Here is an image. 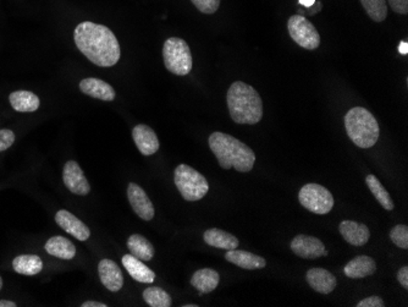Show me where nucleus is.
Wrapping results in <instances>:
<instances>
[{
  "mask_svg": "<svg viewBox=\"0 0 408 307\" xmlns=\"http://www.w3.org/2000/svg\"><path fill=\"white\" fill-rule=\"evenodd\" d=\"M12 268L22 276H36L43 270V261L37 255H20L12 261Z\"/></svg>",
  "mask_w": 408,
  "mask_h": 307,
  "instance_id": "25",
  "label": "nucleus"
},
{
  "mask_svg": "<svg viewBox=\"0 0 408 307\" xmlns=\"http://www.w3.org/2000/svg\"><path fill=\"white\" fill-rule=\"evenodd\" d=\"M127 247H129L131 255L136 258L148 262L154 256V247L150 244V240L145 239V236L140 234H134L130 236L127 240Z\"/></svg>",
  "mask_w": 408,
  "mask_h": 307,
  "instance_id": "26",
  "label": "nucleus"
},
{
  "mask_svg": "<svg viewBox=\"0 0 408 307\" xmlns=\"http://www.w3.org/2000/svg\"><path fill=\"white\" fill-rule=\"evenodd\" d=\"M366 182H367V186L371 190V193L374 195V198H377L378 202L382 204V207H384L387 211H393V198L390 196V193L385 190V188L382 186V182L378 180V177L371 174V175L366 177Z\"/></svg>",
  "mask_w": 408,
  "mask_h": 307,
  "instance_id": "27",
  "label": "nucleus"
},
{
  "mask_svg": "<svg viewBox=\"0 0 408 307\" xmlns=\"http://www.w3.org/2000/svg\"><path fill=\"white\" fill-rule=\"evenodd\" d=\"M203 239L209 246L227 251L238 249V240L236 236L217 228L207 230L203 235Z\"/></svg>",
  "mask_w": 408,
  "mask_h": 307,
  "instance_id": "24",
  "label": "nucleus"
},
{
  "mask_svg": "<svg viewBox=\"0 0 408 307\" xmlns=\"http://www.w3.org/2000/svg\"><path fill=\"white\" fill-rule=\"evenodd\" d=\"M339 231L342 238L346 240L352 246H363L367 244L371 238V231L367 225L363 223H357L353 220H344L339 225Z\"/></svg>",
  "mask_w": 408,
  "mask_h": 307,
  "instance_id": "16",
  "label": "nucleus"
},
{
  "mask_svg": "<svg viewBox=\"0 0 408 307\" xmlns=\"http://www.w3.org/2000/svg\"><path fill=\"white\" fill-rule=\"evenodd\" d=\"M73 41L78 51L97 67L110 68L120 60L119 41L114 32L104 25L91 21L78 24Z\"/></svg>",
  "mask_w": 408,
  "mask_h": 307,
  "instance_id": "1",
  "label": "nucleus"
},
{
  "mask_svg": "<svg viewBox=\"0 0 408 307\" xmlns=\"http://www.w3.org/2000/svg\"><path fill=\"white\" fill-rule=\"evenodd\" d=\"M132 137L137 148L143 156H152L159 150V140L154 130L145 124L134 126Z\"/></svg>",
  "mask_w": 408,
  "mask_h": 307,
  "instance_id": "14",
  "label": "nucleus"
},
{
  "mask_svg": "<svg viewBox=\"0 0 408 307\" xmlns=\"http://www.w3.org/2000/svg\"><path fill=\"white\" fill-rule=\"evenodd\" d=\"M300 203L312 213L326 214L334 207V198L328 188L318 184H307L299 193Z\"/></svg>",
  "mask_w": 408,
  "mask_h": 307,
  "instance_id": "7",
  "label": "nucleus"
},
{
  "mask_svg": "<svg viewBox=\"0 0 408 307\" xmlns=\"http://www.w3.org/2000/svg\"><path fill=\"white\" fill-rule=\"evenodd\" d=\"M390 239L393 241V244L407 250L408 249V228L406 225H401L398 224L396 225L391 233H390Z\"/></svg>",
  "mask_w": 408,
  "mask_h": 307,
  "instance_id": "30",
  "label": "nucleus"
},
{
  "mask_svg": "<svg viewBox=\"0 0 408 307\" xmlns=\"http://www.w3.org/2000/svg\"><path fill=\"white\" fill-rule=\"evenodd\" d=\"M291 250L294 251V255H297L299 257L313 260V258H318V257L323 256L326 246L321 240L317 239L314 236L297 235L291 241Z\"/></svg>",
  "mask_w": 408,
  "mask_h": 307,
  "instance_id": "11",
  "label": "nucleus"
},
{
  "mask_svg": "<svg viewBox=\"0 0 408 307\" xmlns=\"http://www.w3.org/2000/svg\"><path fill=\"white\" fill-rule=\"evenodd\" d=\"M55 222L62 230L66 231L67 234L71 235L80 241H86L91 236V231L88 229L87 225L66 209H62L55 214Z\"/></svg>",
  "mask_w": 408,
  "mask_h": 307,
  "instance_id": "12",
  "label": "nucleus"
},
{
  "mask_svg": "<svg viewBox=\"0 0 408 307\" xmlns=\"http://www.w3.org/2000/svg\"><path fill=\"white\" fill-rule=\"evenodd\" d=\"M345 128L352 142L360 148H371L378 142L380 129L369 110L355 107L345 115Z\"/></svg>",
  "mask_w": 408,
  "mask_h": 307,
  "instance_id": "4",
  "label": "nucleus"
},
{
  "mask_svg": "<svg viewBox=\"0 0 408 307\" xmlns=\"http://www.w3.org/2000/svg\"><path fill=\"white\" fill-rule=\"evenodd\" d=\"M361 3L373 21L382 22L387 19L388 4L385 0H361Z\"/></svg>",
  "mask_w": 408,
  "mask_h": 307,
  "instance_id": "29",
  "label": "nucleus"
},
{
  "mask_svg": "<svg viewBox=\"0 0 408 307\" xmlns=\"http://www.w3.org/2000/svg\"><path fill=\"white\" fill-rule=\"evenodd\" d=\"M377 271V263L369 256H357L356 258L350 261L345 268V276L352 279H362L368 276H372Z\"/></svg>",
  "mask_w": 408,
  "mask_h": 307,
  "instance_id": "18",
  "label": "nucleus"
},
{
  "mask_svg": "<svg viewBox=\"0 0 408 307\" xmlns=\"http://www.w3.org/2000/svg\"><path fill=\"white\" fill-rule=\"evenodd\" d=\"M46 251L51 256L62 260H73L76 255V247L70 240L64 236H53L46 243Z\"/></svg>",
  "mask_w": 408,
  "mask_h": 307,
  "instance_id": "22",
  "label": "nucleus"
},
{
  "mask_svg": "<svg viewBox=\"0 0 408 307\" xmlns=\"http://www.w3.org/2000/svg\"><path fill=\"white\" fill-rule=\"evenodd\" d=\"M290 37L300 47L314 51L321 46V35L317 31L314 25L307 20L305 16H291L287 21Z\"/></svg>",
  "mask_w": 408,
  "mask_h": 307,
  "instance_id": "8",
  "label": "nucleus"
},
{
  "mask_svg": "<svg viewBox=\"0 0 408 307\" xmlns=\"http://www.w3.org/2000/svg\"><path fill=\"white\" fill-rule=\"evenodd\" d=\"M1 288H3V279H1V277H0V290H1Z\"/></svg>",
  "mask_w": 408,
  "mask_h": 307,
  "instance_id": "42",
  "label": "nucleus"
},
{
  "mask_svg": "<svg viewBox=\"0 0 408 307\" xmlns=\"http://www.w3.org/2000/svg\"><path fill=\"white\" fill-rule=\"evenodd\" d=\"M143 299L150 307H170V295L159 286H150L143 292Z\"/></svg>",
  "mask_w": 408,
  "mask_h": 307,
  "instance_id": "28",
  "label": "nucleus"
},
{
  "mask_svg": "<svg viewBox=\"0 0 408 307\" xmlns=\"http://www.w3.org/2000/svg\"><path fill=\"white\" fill-rule=\"evenodd\" d=\"M80 89L82 94H87L92 98L107 100V102H112L116 97L115 89L108 82L99 78H83L80 82Z\"/></svg>",
  "mask_w": 408,
  "mask_h": 307,
  "instance_id": "15",
  "label": "nucleus"
},
{
  "mask_svg": "<svg viewBox=\"0 0 408 307\" xmlns=\"http://www.w3.org/2000/svg\"><path fill=\"white\" fill-rule=\"evenodd\" d=\"M321 10V1H315L314 6L310 8V9H305V11H299L300 14L299 15H315V14H318L319 11Z\"/></svg>",
  "mask_w": 408,
  "mask_h": 307,
  "instance_id": "36",
  "label": "nucleus"
},
{
  "mask_svg": "<svg viewBox=\"0 0 408 307\" xmlns=\"http://www.w3.org/2000/svg\"><path fill=\"white\" fill-rule=\"evenodd\" d=\"M127 198H129L131 207L140 218L143 220H152L154 217V206L147 196L145 190L140 185L131 182L127 188Z\"/></svg>",
  "mask_w": 408,
  "mask_h": 307,
  "instance_id": "10",
  "label": "nucleus"
},
{
  "mask_svg": "<svg viewBox=\"0 0 408 307\" xmlns=\"http://www.w3.org/2000/svg\"><path fill=\"white\" fill-rule=\"evenodd\" d=\"M184 307H198V305H193V304H190V305H182Z\"/></svg>",
  "mask_w": 408,
  "mask_h": 307,
  "instance_id": "41",
  "label": "nucleus"
},
{
  "mask_svg": "<svg viewBox=\"0 0 408 307\" xmlns=\"http://www.w3.org/2000/svg\"><path fill=\"white\" fill-rule=\"evenodd\" d=\"M209 147L222 169L228 170L235 168L241 173L252 170L256 161L254 152L233 136L224 132H213L209 136Z\"/></svg>",
  "mask_w": 408,
  "mask_h": 307,
  "instance_id": "2",
  "label": "nucleus"
},
{
  "mask_svg": "<svg viewBox=\"0 0 408 307\" xmlns=\"http://www.w3.org/2000/svg\"><path fill=\"white\" fill-rule=\"evenodd\" d=\"M163 58L166 70L177 76H186L192 70L191 49L186 41L171 37L166 40L163 47Z\"/></svg>",
  "mask_w": 408,
  "mask_h": 307,
  "instance_id": "6",
  "label": "nucleus"
},
{
  "mask_svg": "<svg viewBox=\"0 0 408 307\" xmlns=\"http://www.w3.org/2000/svg\"><path fill=\"white\" fill-rule=\"evenodd\" d=\"M82 307H107L108 305H105L103 302L99 301H86L83 302Z\"/></svg>",
  "mask_w": 408,
  "mask_h": 307,
  "instance_id": "37",
  "label": "nucleus"
},
{
  "mask_svg": "<svg viewBox=\"0 0 408 307\" xmlns=\"http://www.w3.org/2000/svg\"><path fill=\"white\" fill-rule=\"evenodd\" d=\"M389 6L391 9L398 14L407 15L408 14V0H388Z\"/></svg>",
  "mask_w": 408,
  "mask_h": 307,
  "instance_id": "33",
  "label": "nucleus"
},
{
  "mask_svg": "<svg viewBox=\"0 0 408 307\" xmlns=\"http://www.w3.org/2000/svg\"><path fill=\"white\" fill-rule=\"evenodd\" d=\"M305 279L313 290L323 295H328L335 290L336 278L324 268H312L307 272Z\"/></svg>",
  "mask_w": 408,
  "mask_h": 307,
  "instance_id": "17",
  "label": "nucleus"
},
{
  "mask_svg": "<svg viewBox=\"0 0 408 307\" xmlns=\"http://www.w3.org/2000/svg\"><path fill=\"white\" fill-rule=\"evenodd\" d=\"M174 182L181 196L191 202L199 201L209 191L207 179L187 164H180L175 168Z\"/></svg>",
  "mask_w": 408,
  "mask_h": 307,
  "instance_id": "5",
  "label": "nucleus"
},
{
  "mask_svg": "<svg viewBox=\"0 0 408 307\" xmlns=\"http://www.w3.org/2000/svg\"><path fill=\"white\" fill-rule=\"evenodd\" d=\"M9 100L11 107L20 113L36 112L41 105L38 96L30 91H15L9 96Z\"/></svg>",
  "mask_w": 408,
  "mask_h": 307,
  "instance_id": "23",
  "label": "nucleus"
},
{
  "mask_svg": "<svg viewBox=\"0 0 408 307\" xmlns=\"http://www.w3.org/2000/svg\"><path fill=\"white\" fill-rule=\"evenodd\" d=\"M398 52L403 54V55H407L408 53V43L406 41H403V42L400 43V46H398Z\"/></svg>",
  "mask_w": 408,
  "mask_h": 307,
  "instance_id": "39",
  "label": "nucleus"
},
{
  "mask_svg": "<svg viewBox=\"0 0 408 307\" xmlns=\"http://www.w3.org/2000/svg\"><path fill=\"white\" fill-rule=\"evenodd\" d=\"M15 142V134L8 129L0 130V152L6 151Z\"/></svg>",
  "mask_w": 408,
  "mask_h": 307,
  "instance_id": "32",
  "label": "nucleus"
},
{
  "mask_svg": "<svg viewBox=\"0 0 408 307\" xmlns=\"http://www.w3.org/2000/svg\"><path fill=\"white\" fill-rule=\"evenodd\" d=\"M317 0H299L301 6H303L305 9H310L312 6H314Z\"/></svg>",
  "mask_w": 408,
  "mask_h": 307,
  "instance_id": "38",
  "label": "nucleus"
},
{
  "mask_svg": "<svg viewBox=\"0 0 408 307\" xmlns=\"http://www.w3.org/2000/svg\"><path fill=\"white\" fill-rule=\"evenodd\" d=\"M225 258L230 263L249 271L262 270L267 265V261L264 260L263 257L251 254L248 251L236 250V249L228 250V252L225 254Z\"/></svg>",
  "mask_w": 408,
  "mask_h": 307,
  "instance_id": "19",
  "label": "nucleus"
},
{
  "mask_svg": "<svg viewBox=\"0 0 408 307\" xmlns=\"http://www.w3.org/2000/svg\"><path fill=\"white\" fill-rule=\"evenodd\" d=\"M64 184L71 193L80 196H86L91 191L87 177H85L81 167L75 161H69L64 166L62 170Z\"/></svg>",
  "mask_w": 408,
  "mask_h": 307,
  "instance_id": "9",
  "label": "nucleus"
},
{
  "mask_svg": "<svg viewBox=\"0 0 408 307\" xmlns=\"http://www.w3.org/2000/svg\"><path fill=\"white\" fill-rule=\"evenodd\" d=\"M220 281V276L217 271L211 268H202L197 271L191 278V286L196 288L201 295L212 292L217 289Z\"/></svg>",
  "mask_w": 408,
  "mask_h": 307,
  "instance_id": "21",
  "label": "nucleus"
},
{
  "mask_svg": "<svg viewBox=\"0 0 408 307\" xmlns=\"http://www.w3.org/2000/svg\"><path fill=\"white\" fill-rule=\"evenodd\" d=\"M357 307H384V300L379 297H366L364 300L358 302Z\"/></svg>",
  "mask_w": 408,
  "mask_h": 307,
  "instance_id": "34",
  "label": "nucleus"
},
{
  "mask_svg": "<svg viewBox=\"0 0 408 307\" xmlns=\"http://www.w3.org/2000/svg\"><path fill=\"white\" fill-rule=\"evenodd\" d=\"M15 302L9 301V300H0V307H16Z\"/></svg>",
  "mask_w": 408,
  "mask_h": 307,
  "instance_id": "40",
  "label": "nucleus"
},
{
  "mask_svg": "<svg viewBox=\"0 0 408 307\" xmlns=\"http://www.w3.org/2000/svg\"><path fill=\"white\" fill-rule=\"evenodd\" d=\"M98 273L100 281L110 292H118L124 286V276L114 261L104 258L99 262Z\"/></svg>",
  "mask_w": 408,
  "mask_h": 307,
  "instance_id": "13",
  "label": "nucleus"
},
{
  "mask_svg": "<svg viewBox=\"0 0 408 307\" xmlns=\"http://www.w3.org/2000/svg\"><path fill=\"white\" fill-rule=\"evenodd\" d=\"M398 281L405 289H408V267H402L398 272Z\"/></svg>",
  "mask_w": 408,
  "mask_h": 307,
  "instance_id": "35",
  "label": "nucleus"
},
{
  "mask_svg": "<svg viewBox=\"0 0 408 307\" xmlns=\"http://www.w3.org/2000/svg\"><path fill=\"white\" fill-rule=\"evenodd\" d=\"M231 119L242 125H256L263 118V102L258 92L242 81L233 82L228 91Z\"/></svg>",
  "mask_w": 408,
  "mask_h": 307,
  "instance_id": "3",
  "label": "nucleus"
},
{
  "mask_svg": "<svg viewBox=\"0 0 408 307\" xmlns=\"http://www.w3.org/2000/svg\"><path fill=\"white\" fill-rule=\"evenodd\" d=\"M121 262L126 268V271L129 272L130 276L132 277L134 281L145 283V284H150L155 281L154 272L148 268L143 263V261L136 258L134 255L123 256Z\"/></svg>",
  "mask_w": 408,
  "mask_h": 307,
  "instance_id": "20",
  "label": "nucleus"
},
{
  "mask_svg": "<svg viewBox=\"0 0 408 307\" xmlns=\"http://www.w3.org/2000/svg\"><path fill=\"white\" fill-rule=\"evenodd\" d=\"M192 4L203 14H214L220 6V0H191Z\"/></svg>",
  "mask_w": 408,
  "mask_h": 307,
  "instance_id": "31",
  "label": "nucleus"
}]
</instances>
